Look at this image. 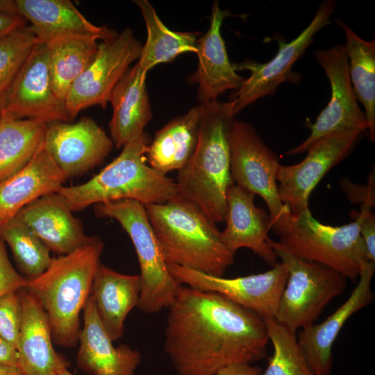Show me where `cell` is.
<instances>
[{
  "label": "cell",
  "instance_id": "obj_1",
  "mask_svg": "<svg viewBox=\"0 0 375 375\" xmlns=\"http://www.w3.org/2000/svg\"><path fill=\"white\" fill-rule=\"evenodd\" d=\"M168 308L164 351L178 375H215L266 357L264 319L220 294L181 285Z\"/></svg>",
  "mask_w": 375,
  "mask_h": 375
},
{
  "label": "cell",
  "instance_id": "obj_2",
  "mask_svg": "<svg viewBox=\"0 0 375 375\" xmlns=\"http://www.w3.org/2000/svg\"><path fill=\"white\" fill-rule=\"evenodd\" d=\"M203 105L198 140L175 181L178 196L197 206L215 224L224 222L231 178L230 131L235 100Z\"/></svg>",
  "mask_w": 375,
  "mask_h": 375
},
{
  "label": "cell",
  "instance_id": "obj_3",
  "mask_svg": "<svg viewBox=\"0 0 375 375\" xmlns=\"http://www.w3.org/2000/svg\"><path fill=\"white\" fill-rule=\"evenodd\" d=\"M144 207L167 264L222 276L233 263L216 224L193 203L178 196Z\"/></svg>",
  "mask_w": 375,
  "mask_h": 375
},
{
  "label": "cell",
  "instance_id": "obj_4",
  "mask_svg": "<svg viewBox=\"0 0 375 375\" xmlns=\"http://www.w3.org/2000/svg\"><path fill=\"white\" fill-rule=\"evenodd\" d=\"M103 250L101 239L92 237L74 251L52 258L42 274L27 281L24 288L44 309L56 344L72 347L78 342L80 312L90 294Z\"/></svg>",
  "mask_w": 375,
  "mask_h": 375
},
{
  "label": "cell",
  "instance_id": "obj_5",
  "mask_svg": "<svg viewBox=\"0 0 375 375\" xmlns=\"http://www.w3.org/2000/svg\"><path fill=\"white\" fill-rule=\"evenodd\" d=\"M150 142L144 132L124 145L119 155L92 178L78 185H63L56 192L72 212L120 199H133L146 206L176 198L175 181L147 162Z\"/></svg>",
  "mask_w": 375,
  "mask_h": 375
},
{
  "label": "cell",
  "instance_id": "obj_6",
  "mask_svg": "<svg viewBox=\"0 0 375 375\" xmlns=\"http://www.w3.org/2000/svg\"><path fill=\"white\" fill-rule=\"evenodd\" d=\"M354 219L340 226L326 225L308 208L288 212L272 228L279 237L278 242L293 256L326 265L355 281L368 261L359 220Z\"/></svg>",
  "mask_w": 375,
  "mask_h": 375
},
{
  "label": "cell",
  "instance_id": "obj_7",
  "mask_svg": "<svg viewBox=\"0 0 375 375\" xmlns=\"http://www.w3.org/2000/svg\"><path fill=\"white\" fill-rule=\"evenodd\" d=\"M96 215L115 219L128 235L140 267L141 291L137 307L145 313L168 308L181 285L169 273L144 206L133 199L94 205Z\"/></svg>",
  "mask_w": 375,
  "mask_h": 375
},
{
  "label": "cell",
  "instance_id": "obj_8",
  "mask_svg": "<svg viewBox=\"0 0 375 375\" xmlns=\"http://www.w3.org/2000/svg\"><path fill=\"white\" fill-rule=\"evenodd\" d=\"M269 244L288 271L275 319L295 332L314 324L326 306L347 288V278L322 264L304 260L278 242Z\"/></svg>",
  "mask_w": 375,
  "mask_h": 375
},
{
  "label": "cell",
  "instance_id": "obj_9",
  "mask_svg": "<svg viewBox=\"0 0 375 375\" xmlns=\"http://www.w3.org/2000/svg\"><path fill=\"white\" fill-rule=\"evenodd\" d=\"M229 138L233 182L261 197L267 206L272 227L290 212L278 196L279 158L247 122L234 119Z\"/></svg>",
  "mask_w": 375,
  "mask_h": 375
},
{
  "label": "cell",
  "instance_id": "obj_10",
  "mask_svg": "<svg viewBox=\"0 0 375 375\" xmlns=\"http://www.w3.org/2000/svg\"><path fill=\"white\" fill-rule=\"evenodd\" d=\"M335 6V1H323L309 25L295 39L289 42L277 40L278 51L269 62L259 63L245 60L233 64L235 71L251 72L250 76L243 81L240 89L230 97V100L235 101V115L258 99L274 95L281 83L299 81L300 74L292 72V67L314 41L315 35L331 24L330 17Z\"/></svg>",
  "mask_w": 375,
  "mask_h": 375
},
{
  "label": "cell",
  "instance_id": "obj_11",
  "mask_svg": "<svg viewBox=\"0 0 375 375\" xmlns=\"http://www.w3.org/2000/svg\"><path fill=\"white\" fill-rule=\"evenodd\" d=\"M101 41L94 59L65 97L71 120L90 106L106 108L114 87L130 65L139 58L142 47L129 28Z\"/></svg>",
  "mask_w": 375,
  "mask_h": 375
},
{
  "label": "cell",
  "instance_id": "obj_12",
  "mask_svg": "<svg viewBox=\"0 0 375 375\" xmlns=\"http://www.w3.org/2000/svg\"><path fill=\"white\" fill-rule=\"evenodd\" d=\"M0 117L31 119L47 124L71 120L65 101L53 88L46 43L36 40L0 101Z\"/></svg>",
  "mask_w": 375,
  "mask_h": 375
},
{
  "label": "cell",
  "instance_id": "obj_13",
  "mask_svg": "<svg viewBox=\"0 0 375 375\" xmlns=\"http://www.w3.org/2000/svg\"><path fill=\"white\" fill-rule=\"evenodd\" d=\"M314 56L329 81L331 99L315 122L309 126V136L288 150L286 155L302 153L315 142L332 133L353 130L365 133L368 130L366 116L358 106L351 84L344 45L336 44L326 50L317 49Z\"/></svg>",
  "mask_w": 375,
  "mask_h": 375
},
{
  "label": "cell",
  "instance_id": "obj_14",
  "mask_svg": "<svg viewBox=\"0 0 375 375\" xmlns=\"http://www.w3.org/2000/svg\"><path fill=\"white\" fill-rule=\"evenodd\" d=\"M167 265L169 273L179 284L220 294L262 318L275 319L288 277V269L281 262L263 273L233 278Z\"/></svg>",
  "mask_w": 375,
  "mask_h": 375
},
{
  "label": "cell",
  "instance_id": "obj_15",
  "mask_svg": "<svg viewBox=\"0 0 375 375\" xmlns=\"http://www.w3.org/2000/svg\"><path fill=\"white\" fill-rule=\"evenodd\" d=\"M363 133L353 130L330 134L315 142L300 162L279 166L278 196L291 213L309 208L308 199L313 189L333 167L351 153Z\"/></svg>",
  "mask_w": 375,
  "mask_h": 375
},
{
  "label": "cell",
  "instance_id": "obj_16",
  "mask_svg": "<svg viewBox=\"0 0 375 375\" xmlns=\"http://www.w3.org/2000/svg\"><path fill=\"white\" fill-rule=\"evenodd\" d=\"M114 144L90 117L75 123L56 122L47 126L44 147L69 178L82 175L101 164Z\"/></svg>",
  "mask_w": 375,
  "mask_h": 375
},
{
  "label": "cell",
  "instance_id": "obj_17",
  "mask_svg": "<svg viewBox=\"0 0 375 375\" xmlns=\"http://www.w3.org/2000/svg\"><path fill=\"white\" fill-rule=\"evenodd\" d=\"M375 262H366L361 268L359 281L347 300L322 323L301 329L298 345L315 375H330L333 364V345L348 319L374 299L371 282Z\"/></svg>",
  "mask_w": 375,
  "mask_h": 375
},
{
  "label": "cell",
  "instance_id": "obj_18",
  "mask_svg": "<svg viewBox=\"0 0 375 375\" xmlns=\"http://www.w3.org/2000/svg\"><path fill=\"white\" fill-rule=\"evenodd\" d=\"M228 15V11L222 10L218 1H215L209 28L197 40L198 65L190 81L198 84L197 99L200 104L217 100L226 90L237 91L244 80L230 62L221 33L223 22Z\"/></svg>",
  "mask_w": 375,
  "mask_h": 375
},
{
  "label": "cell",
  "instance_id": "obj_19",
  "mask_svg": "<svg viewBox=\"0 0 375 375\" xmlns=\"http://www.w3.org/2000/svg\"><path fill=\"white\" fill-rule=\"evenodd\" d=\"M254 194L233 183L226 193V226L222 239L233 253L247 248L274 266L277 256L268 233L272 228L269 215L254 204Z\"/></svg>",
  "mask_w": 375,
  "mask_h": 375
},
{
  "label": "cell",
  "instance_id": "obj_20",
  "mask_svg": "<svg viewBox=\"0 0 375 375\" xmlns=\"http://www.w3.org/2000/svg\"><path fill=\"white\" fill-rule=\"evenodd\" d=\"M83 310V327L79 334L76 358L78 367L91 375H135L141 362L140 352L126 344L113 346L90 294Z\"/></svg>",
  "mask_w": 375,
  "mask_h": 375
},
{
  "label": "cell",
  "instance_id": "obj_21",
  "mask_svg": "<svg viewBox=\"0 0 375 375\" xmlns=\"http://www.w3.org/2000/svg\"><path fill=\"white\" fill-rule=\"evenodd\" d=\"M50 250L67 254L89 242L81 222L58 192L45 194L22 208L15 216Z\"/></svg>",
  "mask_w": 375,
  "mask_h": 375
},
{
  "label": "cell",
  "instance_id": "obj_22",
  "mask_svg": "<svg viewBox=\"0 0 375 375\" xmlns=\"http://www.w3.org/2000/svg\"><path fill=\"white\" fill-rule=\"evenodd\" d=\"M22 317L19 334L17 367L23 375H56L62 365H68L56 352L51 327L44 309L28 290H19Z\"/></svg>",
  "mask_w": 375,
  "mask_h": 375
},
{
  "label": "cell",
  "instance_id": "obj_23",
  "mask_svg": "<svg viewBox=\"0 0 375 375\" xmlns=\"http://www.w3.org/2000/svg\"><path fill=\"white\" fill-rule=\"evenodd\" d=\"M19 14L38 42L49 43L62 37L87 36L103 40L117 34L87 19L69 0H16Z\"/></svg>",
  "mask_w": 375,
  "mask_h": 375
},
{
  "label": "cell",
  "instance_id": "obj_24",
  "mask_svg": "<svg viewBox=\"0 0 375 375\" xmlns=\"http://www.w3.org/2000/svg\"><path fill=\"white\" fill-rule=\"evenodd\" d=\"M67 179L43 144L26 165L0 183V223L38 198L56 192Z\"/></svg>",
  "mask_w": 375,
  "mask_h": 375
},
{
  "label": "cell",
  "instance_id": "obj_25",
  "mask_svg": "<svg viewBox=\"0 0 375 375\" xmlns=\"http://www.w3.org/2000/svg\"><path fill=\"white\" fill-rule=\"evenodd\" d=\"M146 76L135 64L128 68L110 94L112 115L108 126L117 149L140 137L152 118Z\"/></svg>",
  "mask_w": 375,
  "mask_h": 375
},
{
  "label": "cell",
  "instance_id": "obj_26",
  "mask_svg": "<svg viewBox=\"0 0 375 375\" xmlns=\"http://www.w3.org/2000/svg\"><path fill=\"white\" fill-rule=\"evenodd\" d=\"M141 287L140 275L124 274L101 263L99 265L90 295L101 322L112 341L122 337L124 321L138 304Z\"/></svg>",
  "mask_w": 375,
  "mask_h": 375
},
{
  "label": "cell",
  "instance_id": "obj_27",
  "mask_svg": "<svg viewBox=\"0 0 375 375\" xmlns=\"http://www.w3.org/2000/svg\"><path fill=\"white\" fill-rule=\"evenodd\" d=\"M202 112V104L194 106L156 133L147 152L151 167L167 174L188 163L197 146Z\"/></svg>",
  "mask_w": 375,
  "mask_h": 375
},
{
  "label": "cell",
  "instance_id": "obj_28",
  "mask_svg": "<svg viewBox=\"0 0 375 375\" xmlns=\"http://www.w3.org/2000/svg\"><path fill=\"white\" fill-rule=\"evenodd\" d=\"M144 18L147 37L136 63L141 74L147 75L154 66L172 61L178 55L197 53L200 33L169 29L159 18L155 8L147 0H136Z\"/></svg>",
  "mask_w": 375,
  "mask_h": 375
},
{
  "label": "cell",
  "instance_id": "obj_29",
  "mask_svg": "<svg viewBox=\"0 0 375 375\" xmlns=\"http://www.w3.org/2000/svg\"><path fill=\"white\" fill-rule=\"evenodd\" d=\"M98 39L87 36H67L49 43V68L56 94L65 101L73 83L94 59Z\"/></svg>",
  "mask_w": 375,
  "mask_h": 375
},
{
  "label": "cell",
  "instance_id": "obj_30",
  "mask_svg": "<svg viewBox=\"0 0 375 375\" xmlns=\"http://www.w3.org/2000/svg\"><path fill=\"white\" fill-rule=\"evenodd\" d=\"M346 38L344 45L351 84L365 108L372 142L375 141V41L360 38L342 19L336 18Z\"/></svg>",
  "mask_w": 375,
  "mask_h": 375
},
{
  "label": "cell",
  "instance_id": "obj_31",
  "mask_svg": "<svg viewBox=\"0 0 375 375\" xmlns=\"http://www.w3.org/2000/svg\"><path fill=\"white\" fill-rule=\"evenodd\" d=\"M47 124L0 117V183L26 165L41 149Z\"/></svg>",
  "mask_w": 375,
  "mask_h": 375
},
{
  "label": "cell",
  "instance_id": "obj_32",
  "mask_svg": "<svg viewBox=\"0 0 375 375\" xmlns=\"http://www.w3.org/2000/svg\"><path fill=\"white\" fill-rule=\"evenodd\" d=\"M0 238L9 246L19 271L26 278L40 276L51 264L50 250L17 217L1 224Z\"/></svg>",
  "mask_w": 375,
  "mask_h": 375
},
{
  "label": "cell",
  "instance_id": "obj_33",
  "mask_svg": "<svg viewBox=\"0 0 375 375\" xmlns=\"http://www.w3.org/2000/svg\"><path fill=\"white\" fill-rule=\"evenodd\" d=\"M263 319L274 350L262 375H315L300 350L296 333L274 318Z\"/></svg>",
  "mask_w": 375,
  "mask_h": 375
},
{
  "label": "cell",
  "instance_id": "obj_34",
  "mask_svg": "<svg viewBox=\"0 0 375 375\" xmlns=\"http://www.w3.org/2000/svg\"><path fill=\"white\" fill-rule=\"evenodd\" d=\"M35 42L33 33L26 26L0 39V101Z\"/></svg>",
  "mask_w": 375,
  "mask_h": 375
},
{
  "label": "cell",
  "instance_id": "obj_35",
  "mask_svg": "<svg viewBox=\"0 0 375 375\" xmlns=\"http://www.w3.org/2000/svg\"><path fill=\"white\" fill-rule=\"evenodd\" d=\"M22 308L19 291L0 298V336L17 350Z\"/></svg>",
  "mask_w": 375,
  "mask_h": 375
},
{
  "label": "cell",
  "instance_id": "obj_36",
  "mask_svg": "<svg viewBox=\"0 0 375 375\" xmlns=\"http://www.w3.org/2000/svg\"><path fill=\"white\" fill-rule=\"evenodd\" d=\"M28 278L19 274L10 262L5 242L0 238V298L26 287Z\"/></svg>",
  "mask_w": 375,
  "mask_h": 375
},
{
  "label": "cell",
  "instance_id": "obj_37",
  "mask_svg": "<svg viewBox=\"0 0 375 375\" xmlns=\"http://www.w3.org/2000/svg\"><path fill=\"white\" fill-rule=\"evenodd\" d=\"M374 169L369 176L367 185L355 184L347 177L340 181V186L345 193L347 198L352 203H360L362 206H368L371 208L375 205V179Z\"/></svg>",
  "mask_w": 375,
  "mask_h": 375
},
{
  "label": "cell",
  "instance_id": "obj_38",
  "mask_svg": "<svg viewBox=\"0 0 375 375\" xmlns=\"http://www.w3.org/2000/svg\"><path fill=\"white\" fill-rule=\"evenodd\" d=\"M372 209L362 206L360 212L353 211L350 216L359 220V231L366 247L367 261L375 262V215Z\"/></svg>",
  "mask_w": 375,
  "mask_h": 375
},
{
  "label": "cell",
  "instance_id": "obj_39",
  "mask_svg": "<svg viewBox=\"0 0 375 375\" xmlns=\"http://www.w3.org/2000/svg\"><path fill=\"white\" fill-rule=\"evenodd\" d=\"M262 370L251 363H235L219 369L215 375H262Z\"/></svg>",
  "mask_w": 375,
  "mask_h": 375
},
{
  "label": "cell",
  "instance_id": "obj_40",
  "mask_svg": "<svg viewBox=\"0 0 375 375\" xmlns=\"http://www.w3.org/2000/svg\"><path fill=\"white\" fill-rule=\"evenodd\" d=\"M26 22L21 16L0 13V39L25 26Z\"/></svg>",
  "mask_w": 375,
  "mask_h": 375
},
{
  "label": "cell",
  "instance_id": "obj_41",
  "mask_svg": "<svg viewBox=\"0 0 375 375\" xmlns=\"http://www.w3.org/2000/svg\"><path fill=\"white\" fill-rule=\"evenodd\" d=\"M0 362L17 367L16 349L0 336Z\"/></svg>",
  "mask_w": 375,
  "mask_h": 375
},
{
  "label": "cell",
  "instance_id": "obj_42",
  "mask_svg": "<svg viewBox=\"0 0 375 375\" xmlns=\"http://www.w3.org/2000/svg\"><path fill=\"white\" fill-rule=\"evenodd\" d=\"M0 13L20 16L16 0H0Z\"/></svg>",
  "mask_w": 375,
  "mask_h": 375
},
{
  "label": "cell",
  "instance_id": "obj_43",
  "mask_svg": "<svg viewBox=\"0 0 375 375\" xmlns=\"http://www.w3.org/2000/svg\"><path fill=\"white\" fill-rule=\"evenodd\" d=\"M0 375H23L18 367L0 362Z\"/></svg>",
  "mask_w": 375,
  "mask_h": 375
},
{
  "label": "cell",
  "instance_id": "obj_44",
  "mask_svg": "<svg viewBox=\"0 0 375 375\" xmlns=\"http://www.w3.org/2000/svg\"><path fill=\"white\" fill-rule=\"evenodd\" d=\"M67 366L68 365H62L59 368L56 375H74L68 371Z\"/></svg>",
  "mask_w": 375,
  "mask_h": 375
},
{
  "label": "cell",
  "instance_id": "obj_45",
  "mask_svg": "<svg viewBox=\"0 0 375 375\" xmlns=\"http://www.w3.org/2000/svg\"><path fill=\"white\" fill-rule=\"evenodd\" d=\"M1 224H2V223H0V226H1Z\"/></svg>",
  "mask_w": 375,
  "mask_h": 375
}]
</instances>
